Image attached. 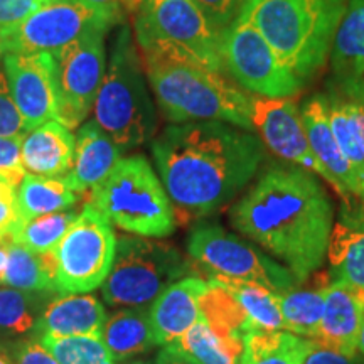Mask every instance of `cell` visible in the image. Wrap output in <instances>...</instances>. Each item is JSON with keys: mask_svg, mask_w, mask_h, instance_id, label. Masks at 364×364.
Instances as JSON below:
<instances>
[{"mask_svg": "<svg viewBox=\"0 0 364 364\" xmlns=\"http://www.w3.org/2000/svg\"><path fill=\"white\" fill-rule=\"evenodd\" d=\"M326 98L332 132H334L346 161L353 167L359 184V193H361L359 201L364 204V150L356 117H354L353 100L341 93L339 90L329 91Z\"/></svg>", "mask_w": 364, "mask_h": 364, "instance_id": "cell-28", "label": "cell"}, {"mask_svg": "<svg viewBox=\"0 0 364 364\" xmlns=\"http://www.w3.org/2000/svg\"><path fill=\"white\" fill-rule=\"evenodd\" d=\"M156 364H201L196 359L181 349L177 344H167L162 346L156 358Z\"/></svg>", "mask_w": 364, "mask_h": 364, "instance_id": "cell-43", "label": "cell"}, {"mask_svg": "<svg viewBox=\"0 0 364 364\" xmlns=\"http://www.w3.org/2000/svg\"><path fill=\"white\" fill-rule=\"evenodd\" d=\"M11 364H59L38 339L19 341L11 348H4Z\"/></svg>", "mask_w": 364, "mask_h": 364, "instance_id": "cell-38", "label": "cell"}, {"mask_svg": "<svg viewBox=\"0 0 364 364\" xmlns=\"http://www.w3.org/2000/svg\"><path fill=\"white\" fill-rule=\"evenodd\" d=\"M191 262L166 241L142 236L117 238L112 270L102 285L112 307H147L174 282L188 277Z\"/></svg>", "mask_w": 364, "mask_h": 364, "instance_id": "cell-8", "label": "cell"}, {"mask_svg": "<svg viewBox=\"0 0 364 364\" xmlns=\"http://www.w3.org/2000/svg\"><path fill=\"white\" fill-rule=\"evenodd\" d=\"M6 265H7V245H6V238H0V285H2Z\"/></svg>", "mask_w": 364, "mask_h": 364, "instance_id": "cell-44", "label": "cell"}, {"mask_svg": "<svg viewBox=\"0 0 364 364\" xmlns=\"http://www.w3.org/2000/svg\"><path fill=\"white\" fill-rule=\"evenodd\" d=\"M102 339L115 361L147 353L156 344L150 314L145 307H125L105 321Z\"/></svg>", "mask_w": 364, "mask_h": 364, "instance_id": "cell-24", "label": "cell"}, {"mask_svg": "<svg viewBox=\"0 0 364 364\" xmlns=\"http://www.w3.org/2000/svg\"><path fill=\"white\" fill-rule=\"evenodd\" d=\"M21 145L22 136H0V174L6 176L16 188L26 176L21 162Z\"/></svg>", "mask_w": 364, "mask_h": 364, "instance_id": "cell-37", "label": "cell"}, {"mask_svg": "<svg viewBox=\"0 0 364 364\" xmlns=\"http://www.w3.org/2000/svg\"><path fill=\"white\" fill-rule=\"evenodd\" d=\"M75 147L73 132L58 120H51L22 136V167L31 176L65 177L71 171Z\"/></svg>", "mask_w": 364, "mask_h": 364, "instance_id": "cell-21", "label": "cell"}, {"mask_svg": "<svg viewBox=\"0 0 364 364\" xmlns=\"http://www.w3.org/2000/svg\"><path fill=\"white\" fill-rule=\"evenodd\" d=\"M208 280L188 275L167 287L149 309L157 346L174 344L193 327L201 314Z\"/></svg>", "mask_w": 364, "mask_h": 364, "instance_id": "cell-17", "label": "cell"}, {"mask_svg": "<svg viewBox=\"0 0 364 364\" xmlns=\"http://www.w3.org/2000/svg\"><path fill=\"white\" fill-rule=\"evenodd\" d=\"M348 0H245L250 21L304 85L331 59Z\"/></svg>", "mask_w": 364, "mask_h": 364, "instance_id": "cell-3", "label": "cell"}, {"mask_svg": "<svg viewBox=\"0 0 364 364\" xmlns=\"http://www.w3.org/2000/svg\"><path fill=\"white\" fill-rule=\"evenodd\" d=\"M326 287L317 290L292 289L279 295L285 331L297 334L300 338L317 339L322 309H324Z\"/></svg>", "mask_w": 364, "mask_h": 364, "instance_id": "cell-32", "label": "cell"}, {"mask_svg": "<svg viewBox=\"0 0 364 364\" xmlns=\"http://www.w3.org/2000/svg\"><path fill=\"white\" fill-rule=\"evenodd\" d=\"M7 265L2 285L24 292H54L53 255L34 253L17 245L11 236L6 238Z\"/></svg>", "mask_w": 364, "mask_h": 364, "instance_id": "cell-27", "label": "cell"}, {"mask_svg": "<svg viewBox=\"0 0 364 364\" xmlns=\"http://www.w3.org/2000/svg\"><path fill=\"white\" fill-rule=\"evenodd\" d=\"M38 341L59 364H117L100 336H41Z\"/></svg>", "mask_w": 364, "mask_h": 364, "instance_id": "cell-34", "label": "cell"}, {"mask_svg": "<svg viewBox=\"0 0 364 364\" xmlns=\"http://www.w3.org/2000/svg\"><path fill=\"white\" fill-rule=\"evenodd\" d=\"M142 65L157 107L171 124L225 122L253 132L252 95L226 75L167 58H145Z\"/></svg>", "mask_w": 364, "mask_h": 364, "instance_id": "cell-4", "label": "cell"}, {"mask_svg": "<svg viewBox=\"0 0 364 364\" xmlns=\"http://www.w3.org/2000/svg\"><path fill=\"white\" fill-rule=\"evenodd\" d=\"M332 280L364 290V204L343 208L327 248Z\"/></svg>", "mask_w": 364, "mask_h": 364, "instance_id": "cell-23", "label": "cell"}, {"mask_svg": "<svg viewBox=\"0 0 364 364\" xmlns=\"http://www.w3.org/2000/svg\"><path fill=\"white\" fill-rule=\"evenodd\" d=\"M105 33V29L91 31L54 54L58 90L56 120L70 130L78 129L86 120L103 83L107 71Z\"/></svg>", "mask_w": 364, "mask_h": 364, "instance_id": "cell-12", "label": "cell"}, {"mask_svg": "<svg viewBox=\"0 0 364 364\" xmlns=\"http://www.w3.org/2000/svg\"><path fill=\"white\" fill-rule=\"evenodd\" d=\"M122 154L124 152L100 129L97 122H86L80 127L73 166L65 179L80 196H86L107 179L122 159Z\"/></svg>", "mask_w": 364, "mask_h": 364, "instance_id": "cell-20", "label": "cell"}, {"mask_svg": "<svg viewBox=\"0 0 364 364\" xmlns=\"http://www.w3.org/2000/svg\"><path fill=\"white\" fill-rule=\"evenodd\" d=\"M300 117H302L304 129H306L314 156L334 179L338 186V196L344 208H354L356 203L353 199H359L361 196L359 184L353 167L346 161L334 132H332L326 95H316V97L307 98L300 105Z\"/></svg>", "mask_w": 364, "mask_h": 364, "instance_id": "cell-16", "label": "cell"}, {"mask_svg": "<svg viewBox=\"0 0 364 364\" xmlns=\"http://www.w3.org/2000/svg\"><path fill=\"white\" fill-rule=\"evenodd\" d=\"M53 292H24L0 285V338H19L34 332Z\"/></svg>", "mask_w": 364, "mask_h": 364, "instance_id": "cell-31", "label": "cell"}, {"mask_svg": "<svg viewBox=\"0 0 364 364\" xmlns=\"http://www.w3.org/2000/svg\"><path fill=\"white\" fill-rule=\"evenodd\" d=\"M112 24L80 0H58L49 4L12 29L0 31L4 54H58L66 46L91 31H108Z\"/></svg>", "mask_w": 364, "mask_h": 364, "instance_id": "cell-13", "label": "cell"}, {"mask_svg": "<svg viewBox=\"0 0 364 364\" xmlns=\"http://www.w3.org/2000/svg\"><path fill=\"white\" fill-rule=\"evenodd\" d=\"M252 124L253 132L270 152L322 177L338 193L334 179L314 156L300 117V107L294 98H265L252 95Z\"/></svg>", "mask_w": 364, "mask_h": 364, "instance_id": "cell-14", "label": "cell"}, {"mask_svg": "<svg viewBox=\"0 0 364 364\" xmlns=\"http://www.w3.org/2000/svg\"><path fill=\"white\" fill-rule=\"evenodd\" d=\"M134 33L142 59H176L226 75L223 31L194 0H140Z\"/></svg>", "mask_w": 364, "mask_h": 364, "instance_id": "cell-6", "label": "cell"}, {"mask_svg": "<svg viewBox=\"0 0 364 364\" xmlns=\"http://www.w3.org/2000/svg\"><path fill=\"white\" fill-rule=\"evenodd\" d=\"M97 125L122 152L150 142L157 134V112L132 29L122 24L93 105Z\"/></svg>", "mask_w": 364, "mask_h": 364, "instance_id": "cell-5", "label": "cell"}, {"mask_svg": "<svg viewBox=\"0 0 364 364\" xmlns=\"http://www.w3.org/2000/svg\"><path fill=\"white\" fill-rule=\"evenodd\" d=\"M26 125L19 110L9 91L7 80L4 73H0V136H22L26 134Z\"/></svg>", "mask_w": 364, "mask_h": 364, "instance_id": "cell-35", "label": "cell"}, {"mask_svg": "<svg viewBox=\"0 0 364 364\" xmlns=\"http://www.w3.org/2000/svg\"><path fill=\"white\" fill-rule=\"evenodd\" d=\"M359 351L364 354V318H363V327H361V336H359Z\"/></svg>", "mask_w": 364, "mask_h": 364, "instance_id": "cell-47", "label": "cell"}, {"mask_svg": "<svg viewBox=\"0 0 364 364\" xmlns=\"http://www.w3.org/2000/svg\"><path fill=\"white\" fill-rule=\"evenodd\" d=\"M221 58L226 75L252 95L294 98L306 86L241 14L223 31Z\"/></svg>", "mask_w": 364, "mask_h": 364, "instance_id": "cell-11", "label": "cell"}, {"mask_svg": "<svg viewBox=\"0 0 364 364\" xmlns=\"http://www.w3.org/2000/svg\"><path fill=\"white\" fill-rule=\"evenodd\" d=\"M2 54H4V51H2V46H0V58H2ZM2 73V71H0Z\"/></svg>", "mask_w": 364, "mask_h": 364, "instance_id": "cell-50", "label": "cell"}, {"mask_svg": "<svg viewBox=\"0 0 364 364\" xmlns=\"http://www.w3.org/2000/svg\"><path fill=\"white\" fill-rule=\"evenodd\" d=\"M78 193L65 177H41L26 174L16 189L17 208L22 221L68 211L78 203Z\"/></svg>", "mask_w": 364, "mask_h": 364, "instance_id": "cell-25", "label": "cell"}, {"mask_svg": "<svg viewBox=\"0 0 364 364\" xmlns=\"http://www.w3.org/2000/svg\"><path fill=\"white\" fill-rule=\"evenodd\" d=\"M107 321L103 304L91 294H59L49 300L36 324L41 336H100Z\"/></svg>", "mask_w": 364, "mask_h": 364, "instance_id": "cell-19", "label": "cell"}, {"mask_svg": "<svg viewBox=\"0 0 364 364\" xmlns=\"http://www.w3.org/2000/svg\"><path fill=\"white\" fill-rule=\"evenodd\" d=\"M80 213L75 209L68 211L53 213V215L39 216L36 220L26 221L11 235V238L17 245L24 247L31 252L44 255L56 250L59 241L66 235L73 223L76 221Z\"/></svg>", "mask_w": 364, "mask_h": 364, "instance_id": "cell-33", "label": "cell"}, {"mask_svg": "<svg viewBox=\"0 0 364 364\" xmlns=\"http://www.w3.org/2000/svg\"><path fill=\"white\" fill-rule=\"evenodd\" d=\"M0 364H11V361H9V358H7L6 349L4 348H0Z\"/></svg>", "mask_w": 364, "mask_h": 364, "instance_id": "cell-48", "label": "cell"}, {"mask_svg": "<svg viewBox=\"0 0 364 364\" xmlns=\"http://www.w3.org/2000/svg\"><path fill=\"white\" fill-rule=\"evenodd\" d=\"M117 236L97 208L85 204L53 255L54 292L90 294L112 270Z\"/></svg>", "mask_w": 364, "mask_h": 364, "instance_id": "cell-10", "label": "cell"}, {"mask_svg": "<svg viewBox=\"0 0 364 364\" xmlns=\"http://www.w3.org/2000/svg\"><path fill=\"white\" fill-rule=\"evenodd\" d=\"M112 226L142 238L174 233L176 216L161 177L142 154L122 157L107 179L85 196Z\"/></svg>", "mask_w": 364, "mask_h": 364, "instance_id": "cell-7", "label": "cell"}, {"mask_svg": "<svg viewBox=\"0 0 364 364\" xmlns=\"http://www.w3.org/2000/svg\"><path fill=\"white\" fill-rule=\"evenodd\" d=\"M58 0H0V31L12 29L39 9Z\"/></svg>", "mask_w": 364, "mask_h": 364, "instance_id": "cell-36", "label": "cell"}, {"mask_svg": "<svg viewBox=\"0 0 364 364\" xmlns=\"http://www.w3.org/2000/svg\"><path fill=\"white\" fill-rule=\"evenodd\" d=\"M314 339L289 331L255 329L245 336L241 364H304Z\"/></svg>", "mask_w": 364, "mask_h": 364, "instance_id": "cell-26", "label": "cell"}, {"mask_svg": "<svg viewBox=\"0 0 364 364\" xmlns=\"http://www.w3.org/2000/svg\"><path fill=\"white\" fill-rule=\"evenodd\" d=\"M346 97H348V95H346ZM349 98L356 100V102H359V103H363V105H364V85L361 86V88H358L356 91H354L353 95H349Z\"/></svg>", "mask_w": 364, "mask_h": 364, "instance_id": "cell-45", "label": "cell"}, {"mask_svg": "<svg viewBox=\"0 0 364 364\" xmlns=\"http://www.w3.org/2000/svg\"><path fill=\"white\" fill-rule=\"evenodd\" d=\"M152 157L176 221L189 225L233 201L265 161L255 132L225 122L171 124L152 142Z\"/></svg>", "mask_w": 364, "mask_h": 364, "instance_id": "cell-1", "label": "cell"}, {"mask_svg": "<svg viewBox=\"0 0 364 364\" xmlns=\"http://www.w3.org/2000/svg\"><path fill=\"white\" fill-rule=\"evenodd\" d=\"M351 356L336 351V349L327 348V346L314 341L311 353L307 354L304 364H351Z\"/></svg>", "mask_w": 364, "mask_h": 364, "instance_id": "cell-42", "label": "cell"}, {"mask_svg": "<svg viewBox=\"0 0 364 364\" xmlns=\"http://www.w3.org/2000/svg\"><path fill=\"white\" fill-rule=\"evenodd\" d=\"M132 2H135V4H136V6H139V2H140V0H132Z\"/></svg>", "mask_w": 364, "mask_h": 364, "instance_id": "cell-51", "label": "cell"}, {"mask_svg": "<svg viewBox=\"0 0 364 364\" xmlns=\"http://www.w3.org/2000/svg\"><path fill=\"white\" fill-rule=\"evenodd\" d=\"M127 364H150L147 361H132V363H127Z\"/></svg>", "mask_w": 364, "mask_h": 364, "instance_id": "cell-49", "label": "cell"}, {"mask_svg": "<svg viewBox=\"0 0 364 364\" xmlns=\"http://www.w3.org/2000/svg\"><path fill=\"white\" fill-rule=\"evenodd\" d=\"M329 63L341 93L349 97L364 85V0H348Z\"/></svg>", "mask_w": 364, "mask_h": 364, "instance_id": "cell-22", "label": "cell"}, {"mask_svg": "<svg viewBox=\"0 0 364 364\" xmlns=\"http://www.w3.org/2000/svg\"><path fill=\"white\" fill-rule=\"evenodd\" d=\"M4 75L27 132L56 120V61L53 54H4Z\"/></svg>", "mask_w": 364, "mask_h": 364, "instance_id": "cell-15", "label": "cell"}, {"mask_svg": "<svg viewBox=\"0 0 364 364\" xmlns=\"http://www.w3.org/2000/svg\"><path fill=\"white\" fill-rule=\"evenodd\" d=\"M22 218L17 208L16 188L0 191V238H7L22 225Z\"/></svg>", "mask_w": 364, "mask_h": 364, "instance_id": "cell-41", "label": "cell"}, {"mask_svg": "<svg viewBox=\"0 0 364 364\" xmlns=\"http://www.w3.org/2000/svg\"><path fill=\"white\" fill-rule=\"evenodd\" d=\"M9 188H16V186H14L12 182L9 181L6 176H2V174H0V191H4V189H9ZM16 189H17V188H16Z\"/></svg>", "mask_w": 364, "mask_h": 364, "instance_id": "cell-46", "label": "cell"}, {"mask_svg": "<svg viewBox=\"0 0 364 364\" xmlns=\"http://www.w3.org/2000/svg\"><path fill=\"white\" fill-rule=\"evenodd\" d=\"M230 220L302 284L326 260L334 208L316 174L294 164H273L231 208Z\"/></svg>", "mask_w": 364, "mask_h": 364, "instance_id": "cell-2", "label": "cell"}, {"mask_svg": "<svg viewBox=\"0 0 364 364\" xmlns=\"http://www.w3.org/2000/svg\"><path fill=\"white\" fill-rule=\"evenodd\" d=\"M83 6L97 12L100 17L110 22L112 26H122L125 17L132 12H136V4L132 0H80Z\"/></svg>", "mask_w": 364, "mask_h": 364, "instance_id": "cell-40", "label": "cell"}, {"mask_svg": "<svg viewBox=\"0 0 364 364\" xmlns=\"http://www.w3.org/2000/svg\"><path fill=\"white\" fill-rule=\"evenodd\" d=\"M363 318L364 290L332 280L326 287L318 336L314 341L353 358L359 348Z\"/></svg>", "mask_w": 364, "mask_h": 364, "instance_id": "cell-18", "label": "cell"}, {"mask_svg": "<svg viewBox=\"0 0 364 364\" xmlns=\"http://www.w3.org/2000/svg\"><path fill=\"white\" fill-rule=\"evenodd\" d=\"M191 267H198L208 279L225 277L250 282L280 295L295 289L297 280L289 268L260 252L218 223H196L188 238Z\"/></svg>", "mask_w": 364, "mask_h": 364, "instance_id": "cell-9", "label": "cell"}, {"mask_svg": "<svg viewBox=\"0 0 364 364\" xmlns=\"http://www.w3.org/2000/svg\"><path fill=\"white\" fill-rule=\"evenodd\" d=\"M201 364H241L245 338L220 334L201 317L174 343Z\"/></svg>", "mask_w": 364, "mask_h": 364, "instance_id": "cell-29", "label": "cell"}, {"mask_svg": "<svg viewBox=\"0 0 364 364\" xmlns=\"http://www.w3.org/2000/svg\"><path fill=\"white\" fill-rule=\"evenodd\" d=\"M225 287L231 294L243 312L247 314L250 324L255 329L263 331H285L284 317H282L279 295L263 289L260 285L250 284V282L231 280L225 277H213L208 279Z\"/></svg>", "mask_w": 364, "mask_h": 364, "instance_id": "cell-30", "label": "cell"}, {"mask_svg": "<svg viewBox=\"0 0 364 364\" xmlns=\"http://www.w3.org/2000/svg\"><path fill=\"white\" fill-rule=\"evenodd\" d=\"M215 24L225 31L240 16L245 0H194Z\"/></svg>", "mask_w": 364, "mask_h": 364, "instance_id": "cell-39", "label": "cell"}]
</instances>
